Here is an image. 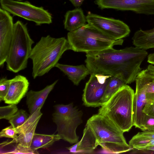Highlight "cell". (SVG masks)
<instances>
[{
	"instance_id": "cell-1",
	"label": "cell",
	"mask_w": 154,
	"mask_h": 154,
	"mask_svg": "<svg viewBox=\"0 0 154 154\" xmlns=\"http://www.w3.org/2000/svg\"><path fill=\"white\" fill-rule=\"evenodd\" d=\"M86 53L85 66L90 74L116 77L126 84L135 81L142 70V63L148 55L146 50L132 46L120 50L111 47Z\"/></svg>"
},
{
	"instance_id": "cell-2",
	"label": "cell",
	"mask_w": 154,
	"mask_h": 154,
	"mask_svg": "<svg viewBox=\"0 0 154 154\" xmlns=\"http://www.w3.org/2000/svg\"><path fill=\"white\" fill-rule=\"evenodd\" d=\"M71 50L65 37L54 38L48 35L42 37L32 49L29 56L32 62L34 79L48 73L55 67L63 53Z\"/></svg>"
},
{
	"instance_id": "cell-3",
	"label": "cell",
	"mask_w": 154,
	"mask_h": 154,
	"mask_svg": "<svg viewBox=\"0 0 154 154\" xmlns=\"http://www.w3.org/2000/svg\"><path fill=\"white\" fill-rule=\"evenodd\" d=\"M134 92L129 85L121 87L99 109L98 113L110 120L124 133L134 126Z\"/></svg>"
},
{
	"instance_id": "cell-4",
	"label": "cell",
	"mask_w": 154,
	"mask_h": 154,
	"mask_svg": "<svg viewBox=\"0 0 154 154\" xmlns=\"http://www.w3.org/2000/svg\"><path fill=\"white\" fill-rule=\"evenodd\" d=\"M94 133L98 145L104 150L113 153L129 151L133 148L127 143L124 132L106 117L98 113L87 121Z\"/></svg>"
},
{
	"instance_id": "cell-5",
	"label": "cell",
	"mask_w": 154,
	"mask_h": 154,
	"mask_svg": "<svg viewBox=\"0 0 154 154\" xmlns=\"http://www.w3.org/2000/svg\"><path fill=\"white\" fill-rule=\"evenodd\" d=\"M67 40L71 50L86 53L101 51L115 45H122L123 42L122 39L116 40L110 38L88 23L69 32Z\"/></svg>"
},
{
	"instance_id": "cell-6",
	"label": "cell",
	"mask_w": 154,
	"mask_h": 154,
	"mask_svg": "<svg viewBox=\"0 0 154 154\" xmlns=\"http://www.w3.org/2000/svg\"><path fill=\"white\" fill-rule=\"evenodd\" d=\"M34 43L26 24L20 20L16 21L6 61L7 69L17 73L26 69Z\"/></svg>"
},
{
	"instance_id": "cell-7",
	"label": "cell",
	"mask_w": 154,
	"mask_h": 154,
	"mask_svg": "<svg viewBox=\"0 0 154 154\" xmlns=\"http://www.w3.org/2000/svg\"><path fill=\"white\" fill-rule=\"evenodd\" d=\"M54 107L52 119L57 125V134L61 139L71 144L77 143L79 137L76 131L83 122L82 112L74 106L73 103L57 104Z\"/></svg>"
},
{
	"instance_id": "cell-8",
	"label": "cell",
	"mask_w": 154,
	"mask_h": 154,
	"mask_svg": "<svg viewBox=\"0 0 154 154\" xmlns=\"http://www.w3.org/2000/svg\"><path fill=\"white\" fill-rule=\"evenodd\" d=\"M0 4L2 9L13 15L33 22L37 25L52 22V16L47 10L28 1L0 0Z\"/></svg>"
},
{
	"instance_id": "cell-9",
	"label": "cell",
	"mask_w": 154,
	"mask_h": 154,
	"mask_svg": "<svg viewBox=\"0 0 154 154\" xmlns=\"http://www.w3.org/2000/svg\"><path fill=\"white\" fill-rule=\"evenodd\" d=\"M86 18L88 23L116 40L128 36L131 32L128 26L119 20L103 17L90 11Z\"/></svg>"
},
{
	"instance_id": "cell-10",
	"label": "cell",
	"mask_w": 154,
	"mask_h": 154,
	"mask_svg": "<svg viewBox=\"0 0 154 154\" xmlns=\"http://www.w3.org/2000/svg\"><path fill=\"white\" fill-rule=\"evenodd\" d=\"M83 90L82 100L86 106H101L102 101L112 76L92 74Z\"/></svg>"
},
{
	"instance_id": "cell-11",
	"label": "cell",
	"mask_w": 154,
	"mask_h": 154,
	"mask_svg": "<svg viewBox=\"0 0 154 154\" xmlns=\"http://www.w3.org/2000/svg\"><path fill=\"white\" fill-rule=\"evenodd\" d=\"M153 80L146 69L138 74L135 80L136 87L133 103L134 126L142 131L145 115L143 112V109L146 102V87L148 83Z\"/></svg>"
},
{
	"instance_id": "cell-12",
	"label": "cell",
	"mask_w": 154,
	"mask_h": 154,
	"mask_svg": "<svg viewBox=\"0 0 154 154\" xmlns=\"http://www.w3.org/2000/svg\"><path fill=\"white\" fill-rule=\"evenodd\" d=\"M94 2L101 9L130 11L140 14L154 15V0H95Z\"/></svg>"
},
{
	"instance_id": "cell-13",
	"label": "cell",
	"mask_w": 154,
	"mask_h": 154,
	"mask_svg": "<svg viewBox=\"0 0 154 154\" xmlns=\"http://www.w3.org/2000/svg\"><path fill=\"white\" fill-rule=\"evenodd\" d=\"M14 24L10 13L0 8V66L6 62L12 40Z\"/></svg>"
},
{
	"instance_id": "cell-14",
	"label": "cell",
	"mask_w": 154,
	"mask_h": 154,
	"mask_svg": "<svg viewBox=\"0 0 154 154\" xmlns=\"http://www.w3.org/2000/svg\"><path fill=\"white\" fill-rule=\"evenodd\" d=\"M41 109V108H38L29 116L23 125L15 128L18 135V137L10 142H7L6 144L20 143L24 146L30 147L37 125L42 115Z\"/></svg>"
},
{
	"instance_id": "cell-15",
	"label": "cell",
	"mask_w": 154,
	"mask_h": 154,
	"mask_svg": "<svg viewBox=\"0 0 154 154\" xmlns=\"http://www.w3.org/2000/svg\"><path fill=\"white\" fill-rule=\"evenodd\" d=\"M29 82L25 76L16 75L11 79L7 94L4 100L5 103L17 105L26 95L28 90Z\"/></svg>"
},
{
	"instance_id": "cell-16",
	"label": "cell",
	"mask_w": 154,
	"mask_h": 154,
	"mask_svg": "<svg viewBox=\"0 0 154 154\" xmlns=\"http://www.w3.org/2000/svg\"><path fill=\"white\" fill-rule=\"evenodd\" d=\"M98 146L95 135L90 127L86 124L81 139L66 148L72 153L88 154L92 153Z\"/></svg>"
},
{
	"instance_id": "cell-17",
	"label": "cell",
	"mask_w": 154,
	"mask_h": 154,
	"mask_svg": "<svg viewBox=\"0 0 154 154\" xmlns=\"http://www.w3.org/2000/svg\"><path fill=\"white\" fill-rule=\"evenodd\" d=\"M58 80L48 85L42 90L35 91L31 90L26 94V104L30 115L38 108H42L48 95L53 89Z\"/></svg>"
},
{
	"instance_id": "cell-18",
	"label": "cell",
	"mask_w": 154,
	"mask_h": 154,
	"mask_svg": "<svg viewBox=\"0 0 154 154\" xmlns=\"http://www.w3.org/2000/svg\"><path fill=\"white\" fill-rule=\"evenodd\" d=\"M56 67L60 69L68 77L75 85H78L81 81L90 74V72L84 65L72 66L57 63Z\"/></svg>"
},
{
	"instance_id": "cell-19",
	"label": "cell",
	"mask_w": 154,
	"mask_h": 154,
	"mask_svg": "<svg viewBox=\"0 0 154 154\" xmlns=\"http://www.w3.org/2000/svg\"><path fill=\"white\" fill-rule=\"evenodd\" d=\"M64 17V27L69 32L75 31L87 24L86 16L80 8L68 11Z\"/></svg>"
},
{
	"instance_id": "cell-20",
	"label": "cell",
	"mask_w": 154,
	"mask_h": 154,
	"mask_svg": "<svg viewBox=\"0 0 154 154\" xmlns=\"http://www.w3.org/2000/svg\"><path fill=\"white\" fill-rule=\"evenodd\" d=\"M132 43L135 47L146 50L154 48V28L147 30H138L132 38Z\"/></svg>"
},
{
	"instance_id": "cell-21",
	"label": "cell",
	"mask_w": 154,
	"mask_h": 154,
	"mask_svg": "<svg viewBox=\"0 0 154 154\" xmlns=\"http://www.w3.org/2000/svg\"><path fill=\"white\" fill-rule=\"evenodd\" d=\"M61 139L58 134L51 135L44 134L35 133L30 147L37 150L39 148H46L51 146L55 142Z\"/></svg>"
},
{
	"instance_id": "cell-22",
	"label": "cell",
	"mask_w": 154,
	"mask_h": 154,
	"mask_svg": "<svg viewBox=\"0 0 154 154\" xmlns=\"http://www.w3.org/2000/svg\"><path fill=\"white\" fill-rule=\"evenodd\" d=\"M125 84H126L122 79L116 77L112 76L102 99V105L106 103L120 87Z\"/></svg>"
},
{
	"instance_id": "cell-23",
	"label": "cell",
	"mask_w": 154,
	"mask_h": 154,
	"mask_svg": "<svg viewBox=\"0 0 154 154\" xmlns=\"http://www.w3.org/2000/svg\"><path fill=\"white\" fill-rule=\"evenodd\" d=\"M128 144L133 149L151 150L154 147V140L145 138L136 134L129 141Z\"/></svg>"
},
{
	"instance_id": "cell-24",
	"label": "cell",
	"mask_w": 154,
	"mask_h": 154,
	"mask_svg": "<svg viewBox=\"0 0 154 154\" xmlns=\"http://www.w3.org/2000/svg\"><path fill=\"white\" fill-rule=\"evenodd\" d=\"M29 116L26 112L22 109L18 110L17 112L9 120V123L14 128L23 125Z\"/></svg>"
},
{
	"instance_id": "cell-25",
	"label": "cell",
	"mask_w": 154,
	"mask_h": 154,
	"mask_svg": "<svg viewBox=\"0 0 154 154\" xmlns=\"http://www.w3.org/2000/svg\"><path fill=\"white\" fill-rule=\"evenodd\" d=\"M18 110V108L16 104H10L5 106H1L0 119L9 120Z\"/></svg>"
},
{
	"instance_id": "cell-26",
	"label": "cell",
	"mask_w": 154,
	"mask_h": 154,
	"mask_svg": "<svg viewBox=\"0 0 154 154\" xmlns=\"http://www.w3.org/2000/svg\"><path fill=\"white\" fill-rule=\"evenodd\" d=\"M146 102L143 109L146 114L154 117V93H146Z\"/></svg>"
},
{
	"instance_id": "cell-27",
	"label": "cell",
	"mask_w": 154,
	"mask_h": 154,
	"mask_svg": "<svg viewBox=\"0 0 154 154\" xmlns=\"http://www.w3.org/2000/svg\"><path fill=\"white\" fill-rule=\"evenodd\" d=\"M13 154H38L37 150L32 149L30 147L24 146L22 144L17 143L14 149L9 152Z\"/></svg>"
},
{
	"instance_id": "cell-28",
	"label": "cell",
	"mask_w": 154,
	"mask_h": 154,
	"mask_svg": "<svg viewBox=\"0 0 154 154\" xmlns=\"http://www.w3.org/2000/svg\"><path fill=\"white\" fill-rule=\"evenodd\" d=\"M11 79L5 77L1 78L0 80V101H4L9 89Z\"/></svg>"
},
{
	"instance_id": "cell-29",
	"label": "cell",
	"mask_w": 154,
	"mask_h": 154,
	"mask_svg": "<svg viewBox=\"0 0 154 154\" xmlns=\"http://www.w3.org/2000/svg\"><path fill=\"white\" fill-rule=\"evenodd\" d=\"M17 133L11 125L2 130L0 132V137H7L14 139L18 137Z\"/></svg>"
},
{
	"instance_id": "cell-30",
	"label": "cell",
	"mask_w": 154,
	"mask_h": 154,
	"mask_svg": "<svg viewBox=\"0 0 154 154\" xmlns=\"http://www.w3.org/2000/svg\"><path fill=\"white\" fill-rule=\"evenodd\" d=\"M142 131L154 132V117L145 114L143 120Z\"/></svg>"
},
{
	"instance_id": "cell-31",
	"label": "cell",
	"mask_w": 154,
	"mask_h": 154,
	"mask_svg": "<svg viewBox=\"0 0 154 154\" xmlns=\"http://www.w3.org/2000/svg\"><path fill=\"white\" fill-rule=\"evenodd\" d=\"M137 134L145 138L151 140H154V132L143 131L142 132H139Z\"/></svg>"
},
{
	"instance_id": "cell-32",
	"label": "cell",
	"mask_w": 154,
	"mask_h": 154,
	"mask_svg": "<svg viewBox=\"0 0 154 154\" xmlns=\"http://www.w3.org/2000/svg\"><path fill=\"white\" fill-rule=\"evenodd\" d=\"M146 93H154V80H152L147 85L146 89Z\"/></svg>"
},
{
	"instance_id": "cell-33",
	"label": "cell",
	"mask_w": 154,
	"mask_h": 154,
	"mask_svg": "<svg viewBox=\"0 0 154 154\" xmlns=\"http://www.w3.org/2000/svg\"><path fill=\"white\" fill-rule=\"evenodd\" d=\"M85 0H69L73 5L76 8H79Z\"/></svg>"
},
{
	"instance_id": "cell-34",
	"label": "cell",
	"mask_w": 154,
	"mask_h": 154,
	"mask_svg": "<svg viewBox=\"0 0 154 154\" xmlns=\"http://www.w3.org/2000/svg\"><path fill=\"white\" fill-rule=\"evenodd\" d=\"M146 69L154 80V66L150 64L148 66Z\"/></svg>"
},
{
	"instance_id": "cell-35",
	"label": "cell",
	"mask_w": 154,
	"mask_h": 154,
	"mask_svg": "<svg viewBox=\"0 0 154 154\" xmlns=\"http://www.w3.org/2000/svg\"><path fill=\"white\" fill-rule=\"evenodd\" d=\"M147 61L150 64L154 65V52L148 55Z\"/></svg>"
},
{
	"instance_id": "cell-36",
	"label": "cell",
	"mask_w": 154,
	"mask_h": 154,
	"mask_svg": "<svg viewBox=\"0 0 154 154\" xmlns=\"http://www.w3.org/2000/svg\"><path fill=\"white\" fill-rule=\"evenodd\" d=\"M15 0L17 1H22L23 0Z\"/></svg>"
},
{
	"instance_id": "cell-37",
	"label": "cell",
	"mask_w": 154,
	"mask_h": 154,
	"mask_svg": "<svg viewBox=\"0 0 154 154\" xmlns=\"http://www.w3.org/2000/svg\"><path fill=\"white\" fill-rule=\"evenodd\" d=\"M152 150H153V151H154V147L153 148Z\"/></svg>"
},
{
	"instance_id": "cell-38",
	"label": "cell",
	"mask_w": 154,
	"mask_h": 154,
	"mask_svg": "<svg viewBox=\"0 0 154 154\" xmlns=\"http://www.w3.org/2000/svg\"></svg>"
}]
</instances>
